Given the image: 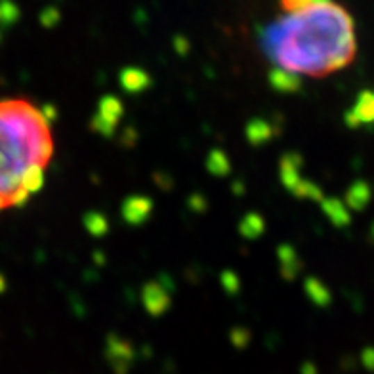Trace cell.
I'll list each match as a JSON object with an SVG mask.
<instances>
[{"label": "cell", "mask_w": 374, "mask_h": 374, "mask_svg": "<svg viewBox=\"0 0 374 374\" xmlns=\"http://www.w3.org/2000/svg\"><path fill=\"white\" fill-rule=\"evenodd\" d=\"M263 231V220L258 214H248V216L243 218L241 222V233L248 237V239H256L260 237Z\"/></svg>", "instance_id": "4fadbf2b"}, {"label": "cell", "mask_w": 374, "mask_h": 374, "mask_svg": "<svg viewBox=\"0 0 374 374\" xmlns=\"http://www.w3.org/2000/svg\"><path fill=\"white\" fill-rule=\"evenodd\" d=\"M247 136L250 142L254 143V145H258V143L270 140L271 136H273V130H271V127L266 122V120H254V122L248 124Z\"/></svg>", "instance_id": "7c38bea8"}, {"label": "cell", "mask_w": 374, "mask_h": 374, "mask_svg": "<svg viewBox=\"0 0 374 374\" xmlns=\"http://www.w3.org/2000/svg\"><path fill=\"white\" fill-rule=\"evenodd\" d=\"M209 166H210V172L222 176V174H227V170H229V161H227V157H225L224 153L214 151L209 158Z\"/></svg>", "instance_id": "5bb4252c"}, {"label": "cell", "mask_w": 374, "mask_h": 374, "mask_svg": "<svg viewBox=\"0 0 374 374\" xmlns=\"http://www.w3.org/2000/svg\"><path fill=\"white\" fill-rule=\"evenodd\" d=\"M19 17V10L12 2H0V23L2 25H12L17 22Z\"/></svg>", "instance_id": "9a60e30c"}, {"label": "cell", "mask_w": 374, "mask_h": 374, "mask_svg": "<svg viewBox=\"0 0 374 374\" xmlns=\"http://www.w3.org/2000/svg\"><path fill=\"white\" fill-rule=\"evenodd\" d=\"M122 117V105L117 97H104L99 104V111L94 117V130L104 136H111L117 122Z\"/></svg>", "instance_id": "3957f363"}, {"label": "cell", "mask_w": 374, "mask_h": 374, "mask_svg": "<svg viewBox=\"0 0 374 374\" xmlns=\"http://www.w3.org/2000/svg\"><path fill=\"white\" fill-rule=\"evenodd\" d=\"M270 83L279 92H296L300 88V84H302V79L296 75H291L286 71H281V69H275V71H271Z\"/></svg>", "instance_id": "9c48e42d"}, {"label": "cell", "mask_w": 374, "mask_h": 374, "mask_svg": "<svg viewBox=\"0 0 374 374\" xmlns=\"http://www.w3.org/2000/svg\"><path fill=\"white\" fill-rule=\"evenodd\" d=\"M321 206L325 210V214L329 216L330 222L336 225V227H345V225L352 224V214H350V210H348V206L342 201H338V199H323Z\"/></svg>", "instance_id": "52a82bcc"}, {"label": "cell", "mask_w": 374, "mask_h": 374, "mask_svg": "<svg viewBox=\"0 0 374 374\" xmlns=\"http://www.w3.org/2000/svg\"><path fill=\"white\" fill-rule=\"evenodd\" d=\"M306 292L309 300L314 302L315 306H329L330 304V292L329 288L321 283V281H317V279L309 277L306 281Z\"/></svg>", "instance_id": "8fae6325"}, {"label": "cell", "mask_w": 374, "mask_h": 374, "mask_svg": "<svg viewBox=\"0 0 374 374\" xmlns=\"http://www.w3.org/2000/svg\"><path fill=\"white\" fill-rule=\"evenodd\" d=\"M86 225H88V229H90L94 235H104L107 231V222H105V218L101 214H90V216H86Z\"/></svg>", "instance_id": "2e32d148"}, {"label": "cell", "mask_w": 374, "mask_h": 374, "mask_svg": "<svg viewBox=\"0 0 374 374\" xmlns=\"http://www.w3.org/2000/svg\"><path fill=\"white\" fill-rule=\"evenodd\" d=\"M143 302H145V307L149 309V314L161 315L170 306V296H168V291L163 288L161 284L151 283L143 291Z\"/></svg>", "instance_id": "8992f818"}, {"label": "cell", "mask_w": 374, "mask_h": 374, "mask_svg": "<svg viewBox=\"0 0 374 374\" xmlns=\"http://www.w3.org/2000/svg\"><path fill=\"white\" fill-rule=\"evenodd\" d=\"M122 86L130 92H142L151 84V79L140 69H127L122 73Z\"/></svg>", "instance_id": "30bf717a"}, {"label": "cell", "mask_w": 374, "mask_h": 374, "mask_svg": "<svg viewBox=\"0 0 374 374\" xmlns=\"http://www.w3.org/2000/svg\"><path fill=\"white\" fill-rule=\"evenodd\" d=\"M52 151L42 113L27 101L0 104V209L22 206L42 187Z\"/></svg>", "instance_id": "7a4b0ae2"}, {"label": "cell", "mask_w": 374, "mask_h": 374, "mask_svg": "<svg viewBox=\"0 0 374 374\" xmlns=\"http://www.w3.org/2000/svg\"><path fill=\"white\" fill-rule=\"evenodd\" d=\"M283 14L266 25L260 46L266 58L291 75L327 76L355 58V25L350 12L329 0H286Z\"/></svg>", "instance_id": "6da1fadb"}, {"label": "cell", "mask_w": 374, "mask_h": 374, "mask_svg": "<svg viewBox=\"0 0 374 374\" xmlns=\"http://www.w3.org/2000/svg\"><path fill=\"white\" fill-rule=\"evenodd\" d=\"M348 127L357 128L361 124H374V92H363L350 111L345 113Z\"/></svg>", "instance_id": "277c9868"}, {"label": "cell", "mask_w": 374, "mask_h": 374, "mask_svg": "<svg viewBox=\"0 0 374 374\" xmlns=\"http://www.w3.org/2000/svg\"><path fill=\"white\" fill-rule=\"evenodd\" d=\"M371 202V187L365 181H355L345 193V204L353 210H363Z\"/></svg>", "instance_id": "ba28073f"}, {"label": "cell", "mask_w": 374, "mask_h": 374, "mask_svg": "<svg viewBox=\"0 0 374 374\" xmlns=\"http://www.w3.org/2000/svg\"><path fill=\"white\" fill-rule=\"evenodd\" d=\"M4 288H6V279L4 275H0V292H4Z\"/></svg>", "instance_id": "ac0fdd59"}, {"label": "cell", "mask_w": 374, "mask_h": 374, "mask_svg": "<svg viewBox=\"0 0 374 374\" xmlns=\"http://www.w3.org/2000/svg\"><path fill=\"white\" fill-rule=\"evenodd\" d=\"M151 210H153V202L145 197H132L122 204V216L128 224L140 225L149 218Z\"/></svg>", "instance_id": "5b68a950"}, {"label": "cell", "mask_w": 374, "mask_h": 374, "mask_svg": "<svg viewBox=\"0 0 374 374\" xmlns=\"http://www.w3.org/2000/svg\"><path fill=\"white\" fill-rule=\"evenodd\" d=\"M361 361H363V367L374 371V348H367L361 355Z\"/></svg>", "instance_id": "e0dca14e"}, {"label": "cell", "mask_w": 374, "mask_h": 374, "mask_svg": "<svg viewBox=\"0 0 374 374\" xmlns=\"http://www.w3.org/2000/svg\"><path fill=\"white\" fill-rule=\"evenodd\" d=\"M373 239H374V225H373Z\"/></svg>", "instance_id": "d6986e66"}]
</instances>
